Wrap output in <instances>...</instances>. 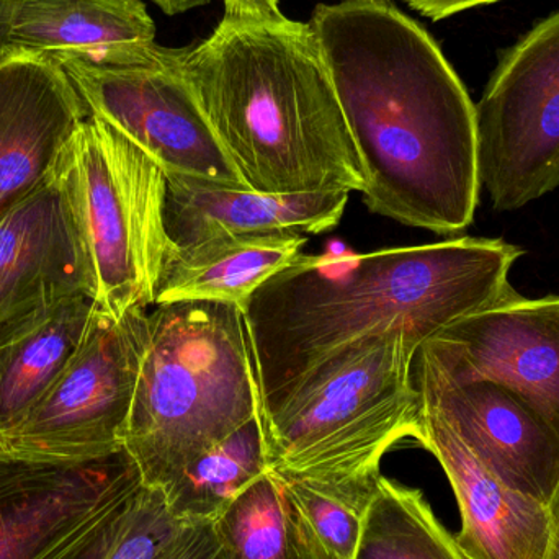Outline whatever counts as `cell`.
<instances>
[{"label": "cell", "instance_id": "obj_8", "mask_svg": "<svg viewBox=\"0 0 559 559\" xmlns=\"http://www.w3.org/2000/svg\"><path fill=\"white\" fill-rule=\"evenodd\" d=\"M146 344V309L114 318L97 306L81 347L0 455L92 462L121 452Z\"/></svg>", "mask_w": 559, "mask_h": 559}, {"label": "cell", "instance_id": "obj_21", "mask_svg": "<svg viewBox=\"0 0 559 559\" xmlns=\"http://www.w3.org/2000/svg\"><path fill=\"white\" fill-rule=\"evenodd\" d=\"M354 559H466L423 491L381 475Z\"/></svg>", "mask_w": 559, "mask_h": 559}, {"label": "cell", "instance_id": "obj_3", "mask_svg": "<svg viewBox=\"0 0 559 559\" xmlns=\"http://www.w3.org/2000/svg\"><path fill=\"white\" fill-rule=\"evenodd\" d=\"M186 72L249 189L364 190L360 159L309 23H219L209 39L186 48Z\"/></svg>", "mask_w": 559, "mask_h": 559}, {"label": "cell", "instance_id": "obj_25", "mask_svg": "<svg viewBox=\"0 0 559 559\" xmlns=\"http://www.w3.org/2000/svg\"><path fill=\"white\" fill-rule=\"evenodd\" d=\"M154 559H231L215 522H180Z\"/></svg>", "mask_w": 559, "mask_h": 559}, {"label": "cell", "instance_id": "obj_12", "mask_svg": "<svg viewBox=\"0 0 559 559\" xmlns=\"http://www.w3.org/2000/svg\"><path fill=\"white\" fill-rule=\"evenodd\" d=\"M416 380L473 455L504 485L547 506L559 483V436L511 391L492 381L455 383L417 352Z\"/></svg>", "mask_w": 559, "mask_h": 559}, {"label": "cell", "instance_id": "obj_16", "mask_svg": "<svg viewBox=\"0 0 559 559\" xmlns=\"http://www.w3.org/2000/svg\"><path fill=\"white\" fill-rule=\"evenodd\" d=\"M347 192L261 193L167 177L166 226L174 249L223 236L321 235L337 228Z\"/></svg>", "mask_w": 559, "mask_h": 559}, {"label": "cell", "instance_id": "obj_24", "mask_svg": "<svg viewBox=\"0 0 559 559\" xmlns=\"http://www.w3.org/2000/svg\"><path fill=\"white\" fill-rule=\"evenodd\" d=\"M179 524L163 489L143 486L85 559H154Z\"/></svg>", "mask_w": 559, "mask_h": 559}, {"label": "cell", "instance_id": "obj_27", "mask_svg": "<svg viewBox=\"0 0 559 559\" xmlns=\"http://www.w3.org/2000/svg\"><path fill=\"white\" fill-rule=\"evenodd\" d=\"M411 9L430 20H443L475 7L489 5L502 0H404Z\"/></svg>", "mask_w": 559, "mask_h": 559}, {"label": "cell", "instance_id": "obj_30", "mask_svg": "<svg viewBox=\"0 0 559 559\" xmlns=\"http://www.w3.org/2000/svg\"><path fill=\"white\" fill-rule=\"evenodd\" d=\"M13 2L15 0H0V58L12 49L9 41V23L10 7Z\"/></svg>", "mask_w": 559, "mask_h": 559}, {"label": "cell", "instance_id": "obj_14", "mask_svg": "<svg viewBox=\"0 0 559 559\" xmlns=\"http://www.w3.org/2000/svg\"><path fill=\"white\" fill-rule=\"evenodd\" d=\"M75 296L95 301V282L59 167L0 216V325Z\"/></svg>", "mask_w": 559, "mask_h": 559}, {"label": "cell", "instance_id": "obj_19", "mask_svg": "<svg viewBox=\"0 0 559 559\" xmlns=\"http://www.w3.org/2000/svg\"><path fill=\"white\" fill-rule=\"evenodd\" d=\"M10 48L38 55H85L156 38L143 0H15Z\"/></svg>", "mask_w": 559, "mask_h": 559}, {"label": "cell", "instance_id": "obj_13", "mask_svg": "<svg viewBox=\"0 0 559 559\" xmlns=\"http://www.w3.org/2000/svg\"><path fill=\"white\" fill-rule=\"evenodd\" d=\"M88 117L58 59L22 49L0 58V216L55 177Z\"/></svg>", "mask_w": 559, "mask_h": 559}, {"label": "cell", "instance_id": "obj_28", "mask_svg": "<svg viewBox=\"0 0 559 559\" xmlns=\"http://www.w3.org/2000/svg\"><path fill=\"white\" fill-rule=\"evenodd\" d=\"M548 519H550V538L544 559H559V483L554 496L547 504Z\"/></svg>", "mask_w": 559, "mask_h": 559}, {"label": "cell", "instance_id": "obj_23", "mask_svg": "<svg viewBox=\"0 0 559 559\" xmlns=\"http://www.w3.org/2000/svg\"><path fill=\"white\" fill-rule=\"evenodd\" d=\"M215 525L231 559H309L282 483L269 472L249 485Z\"/></svg>", "mask_w": 559, "mask_h": 559}, {"label": "cell", "instance_id": "obj_11", "mask_svg": "<svg viewBox=\"0 0 559 559\" xmlns=\"http://www.w3.org/2000/svg\"><path fill=\"white\" fill-rule=\"evenodd\" d=\"M419 352L455 383L492 381L511 391L559 436V295L531 299L512 289Z\"/></svg>", "mask_w": 559, "mask_h": 559}, {"label": "cell", "instance_id": "obj_6", "mask_svg": "<svg viewBox=\"0 0 559 559\" xmlns=\"http://www.w3.org/2000/svg\"><path fill=\"white\" fill-rule=\"evenodd\" d=\"M59 167L91 259L95 302L114 318L147 309L174 252L166 173L95 117L75 130Z\"/></svg>", "mask_w": 559, "mask_h": 559}, {"label": "cell", "instance_id": "obj_26", "mask_svg": "<svg viewBox=\"0 0 559 559\" xmlns=\"http://www.w3.org/2000/svg\"><path fill=\"white\" fill-rule=\"evenodd\" d=\"M222 23L239 26L277 25L285 22L278 0H223Z\"/></svg>", "mask_w": 559, "mask_h": 559}, {"label": "cell", "instance_id": "obj_18", "mask_svg": "<svg viewBox=\"0 0 559 559\" xmlns=\"http://www.w3.org/2000/svg\"><path fill=\"white\" fill-rule=\"evenodd\" d=\"M308 236H223L174 249L154 305L212 301L235 305L242 312L267 280L301 255Z\"/></svg>", "mask_w": 559, "mask_h": 559}, {"label": "cell", "instance_id": "obj_2", "mask_svg": "<svg viewBox=\"0 0 559 559\" xmlns=\"http://www.w3.org/2000/svg\"><path fill=\"white\" fill-rule=\"evenodd\" d=\"M522 254L502 239L466 236L355 255L345 269L324 255H299L242 312L261 411L360 338L404 329L426 344L495 305L514 289L509 274Z\"/></svg>", "mask_w": 559, "mask_h": 559}, {"label": "cell", "instance_id": "obj_9", "mask_svg": "<svg viewBox=\"0 0 559 559\" xmlns=\"http://www.w3.org/2000/svg\"><path fill=\"white\" fill-rule=\"evenodd\" d=\"M479 177L498 212L559 187V12L506 52L475 105Z\"/></svg>", "mask_w": 559, "mask_h": 559}, {"label": "cell", "instance_id": "obj_7", "mask_svg": "<svg viewBox=\"0 0 559 559\" xmlns=\"http://www.w3.org/2000/svg\"><path fill=\"white\" fill-rule=\"evenodd\" d=\"M56 59L88 115L120 131L167 177L251 190L197 102L187 79L186 48L153 41Z\"/></svg>", "mask_w": 559, "mask_h": 559}, {"label": "cell", "instance_id": "obj_15", "mask_svg": "<svg viewBox=\"0 0 559 559\" xmlns=\"http://www.w3.org/2000/svg\"><path fill=\"white\" fill-rule=\"evenodd\" d=\"M417 443L436 456L452 486L462 519L455 538L466 559H544L550 538L547 506L492 475L424 401Z\"/></svg>", "mask_w": 559, "mask_h": 559}, {"label": "cell", "instance_id": "obj_1", "mask_svg": "<svg viewBox=\"0 0 559 559\" xmlns=\"http://www.w3.org/2000/svg\"><path fill=\"white\" fill-rule=\"evenodd\" d=\"M309 26L367 209L440 236L468 228L483 189L475 104L432 36L390 0L322 3Z\"/></svg>", "mask_w": 559, "mask_h": 559}, {"label": "cell", "instance_id": "obj_10", "mask_svg": "<svg viewBox=\"0 0 559 559\" xmlns=\"http://www.w3.org/2000/svg\"><path fill=\"white\" fill-rule=\"evenodd\" d=\"M124 450L92 462L0 455V559H85L143 488Z\"/></svg>", "mask_w": 559, "mask_h": 559}, {"label": "cell", "instance_id": "obj_22", "mask_svg": "<svg viewBox=\"0 0 559 559\" xmlns=\"http://www.w3.org/2000/svg\"><path fill=\"white\" fill-rule=\"evenodd\" d=\"M280 483L295 514L308 558L354 559L378 479L335 485Z\"/></svg>", "mask_w": 559, "mask_h": 559}, {"label": "cell", "instance_id": "obj_29", "mask_svg": "<svg viewBox=\"0 0 559 559\" xmlns=\"http://www.w3.org/2000/svg\"><path fill=\"white\" fill-rule=\"evenodd\" d=\"M151 2L156 3L167 15H177V13L189 12L197 7L205 5L212 0H151Z\"/></svg>", "mask_w": 559, "mask_h": 559}, {"label": "cell", "instance_id": "obj_17", "mask_svg": "<svg viewBox=\"0 0 559 559\" xmlns=\"http://www.w3.org/2000/svg\"><path fill=\"white\" fill-rule=\"evenodd\" d=\"M95 308L91 296H75L0 325V442L74 357Z\"/></svg>", "mask_w": 559, "mask_h": 559}, {"label": "cell", "instance_id": "obj_5", "mask_svg": "<svg viewBox=\"0 0 559 559\" xmlns=\"http://www.w3.org/2000/svg\"><path fill=\"white\" fill-rule=\"evenodd\" d=\"M404 329L368 335L332 355L261 411L265 460L280 481H373L383 456L417 442L423 396Z\"/></svg>", "mask_w": 559, "mask_h": 559}, {"label": "cell", "instance_id": "obj_20", "mask_svg": "<svg viewBox=\"0 0 559 559\" xmlns=\"http://www.w3.org/2000/svg\"><path fill=\"white\" fill-rule=\"evenodd\" d=\"M261 414L203 453L163 489L179 522H215L249 485L267 473Z\"/></svg>", "mask_w": 559, "mask_h": 559}, {"label": "cell", "instance_id": "obj_4", "mask_svg": "<svg viewBox=\"0 0 559 559\" xmlns=\"http://www.w3.org/2000/svg\"><path fill=\"white\" fill-rule=\"evenodd\" d=\"M261 414L245 314L235 305L180 301L147 314V344L123 450L146 488L187 466Z\"/></svg>", "mask_w": 559, "mask_h": 559}]
</instances>
